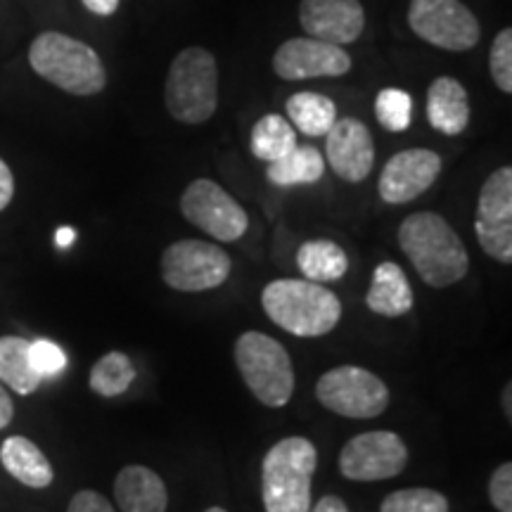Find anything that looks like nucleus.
Wrapping results in <instances>:
<instances>
[{
	"instance_id": "nucleus-37",
	"label": "nucleus",
	"mask_w": 512,
	"mask_h": 512,
	"mask_svg": "<svg viewBox=\"0 0 512 512\" xmlns=\"http://www.w3.org/2000/svg\"><path fill=\"white\" fill-rule=\"evenodd\" d=\"M510 394H512V384H505L501 401H503V413L508 420H512V396Z\"/></svg>"
},
{
	"instance_id": "nucleus-5",
	"label": "nucleus",
	"mask_w": 512,
	"mask_h": 512,
	"mask_svg": "<svg viewBox=\"0 0 512 512\" xmlns=\"http://www.w3.org/2000/svg\"><path fill=\"white\" fill-rule=\"evenodd\" d=\"M166 110L181 124H204L219 107V69L207 48L192 46L174 57L164 88Z\"/></svg>"
},
{
	"instance_id": "nucleus-33",
	"label": "nucleus",
	"mask_w": 512,
	"mask_h": 512,
	"mask_svg": "<svg viewBox=\"0 0 512 512\" xmlns=\"http://www.w3.org/2000/svg\"><path fill=\"white\" fill-rule=\"evenodd\" d=\"M15 197V176H12L10 166L0 159V211H3Z\"/></svg>"
},
{
	"instance_id": "nucleus-7",
	"label": "nucleus",
	"mask_w": 512,
	"mask_h": 512,
	"mask_svg": "<svg viewBox=\"0 0 512 512\" xmlns=\"http://www.w3.org/2000/svg\"><path fill=\"white\" fill-rule=\"evenodd\" d=\"M316 399L342 418L370 420L387 411L389 387L366 368L337 366L320 375Z\"/></svg>"
},
{
	"instance_id": "nucleus-24",
	"label": "nucleus",
	"mask_w": 512,
	"mask_h": 512,
	"mask_svg": "<svg viewBox=\"0 0 512 512\" xmlns=\"http://www.w3.org/2000/svg\"><path fill=\"white\" fill-rule=\"evenodd\" d=\"M325 174V157L316 147L297 145L287 152L283 159L268 164V181L278 188H292V185H311L318 183Z\"/></svg>"
},
{
	"instance_id": "nucleus-38",
	"label": "nucleus",
	"mask_w": 512,
	"mask_h": 512,
	"mask_svg": "<svg viewBox=\"0 0 512 512\" xmlns=\"http://www.w3.org/2000/svg\"><path fill=\"white\" fill-rule=\"evenodd\" d=\"M72 240H74V230L64 228V230H60V233H57V245H60V247H67Z\"/></svg>"
},
{
	"instance_id": "nucleus-39",
	"label": "nucleus",
	"mask_w": 512,
	"mask_h": 512,
	"mask_svg": "<svg viewBox=\"0 0 512 512\" xmlns=\"http://www.w3.org/2000/svg\"><path fill=\"white\" fill-rule=\"evenodd\" d=\"M204 512H226V510L219 508V505H214V508H209V510H204Z\"/></svg>"
},
{
	"instance_id": "nucleus-34",
	"label": "nucleus",
	"mask_w": 512,
	"mask_h": 512,
	"mask_svg": "<svg viewBox=\"0 0 512 512\" xmlns=\"http://www.w3.org/2000/svg\"><path fill=\"white\" fill-rule=\"evenodd\" d=\"M83 8L88 12H93V15L98 17H112L114 12L119 10V3L121 0H81Z\"/></svg>"
},
{
	"instance_id": "nucleus-27",
	"label": "nucleus",
	"mask_w": 512,
	"mask_h": 512,
	"mask_svg": "<svg viewBox=\"0 0 512 512\" xmlns=\"http://www.w3.org/2000/svg\"><path fill=\"white\" fill-rule=\"evenodd\" d=\"M375 117L384 131L401 133L413 121V98L401 88H382L375 98Z\"/></svg>"
},
{
	"instance_id": "nucleus-25",
	"label": "nucleus",
	"mask_w": 512,
	"mask_h": 512,
	"mask_svg": "<svg viewBox=\"0 0 512 512\" xmlns=\"http://www.w3.org/2000/svg\"><path fill=\"white\" fill-rule=\"evenodd\" d=\"M252 155L261 162H278L297 147L294 126L280 114H266L252 128Z\"/></svg>"
},
{
	"instance_id": "nucleus-31",
	"label": "nucleus",
	"mask_w": 512,
	"mask_h": 512,
	"mask_svg": "<svg viewBox=\"0 0 512 512\" xmlns=\"http://www.w3.org/2000/svg\"><path fill=\"white\" fill-rule=\"evenodd\" d=\"M489 498L498 512H512V463H503L489 479Z\"/></svg>"
},
{
	"instance_id": "nucleus-15",
	"label": "nucleus",
	"mask_w": 512,
	"mask_h": 512,
	"mask_svg": "<svg viewBox=\"0 0 512 512\" xmlns=\"http://www.w3.org/2000/svg\"><path fill=\"white\" fill-rule=\"evenodd\" d=\"M325 157L342 181H366L375 164V143L370 128L354 117L337 119L325 133Z\"/></svg>"
},
{
	"instance_id": "nucleus-12",
	"label": "nucleus",
	"mask_w": 512,
	"mask_h": 512,
	"mask_svg": "<svg viewBox=\"0 0 512 512\" xmlns=\"http://www.w3.org/2000/svg\"><path fill=\"white\" fill-rule=\"evenodd\" d=\"M477 242L498 264H512V169L503 166L486 178L477 200Z\"/></svg>"
},
{
	"instance_id": "nucleus-30",
	"label": "nucleus",
	"mask_w": 512,
	"mask_h": 512,
	"mask_svg": "<svg viewBox=\"0 0 512 512\" xmlns=\"http://www.w3.org/2000/svg\"><path fill=\"white\" fill-rule=\"evenodd\" d=\"M29 358L31 366L36 368V373L46 380V377L60 375L64 366H67V356L57 344L48 342V339H38V342L29 344Z\"/></svg>"
},
{
	"instance_id": "nucleus-36",
	"label": "nucleus",
	"mask_w": 512,
	"mask_h": 512,
	"mask_svg": "<svg viewBox=\"0 0 512 512\" xmlns=\"http://www.w3.org/2000/svg\"><path fill=\"white\" fill-rule=\"evenodd\" d=\"M313 512H349V508L339 496H323L313 505Z\"/></svg>"
},
{
	"instance_id": "nucleus-4",
	"label": "nucleus",
	"mask_w": 512,
	"mask_h": 512,
	"mask_svg": "<svg viewBox=\"0 0 512 512\" xmlns=\"http://www.w3.org/2000/svg\"><path fill=\"white\" fill-rule=\"evenodd\" d=\"M318 451L306 437H287L268 448L261 465L266 512H311V482Z\"/></svg>"
},
{
	"instance_id": "nucleus-35",
	"label": "nucleus",
	"mask_w": 512,
	"mask_h": 512,
	"mask_svg": "<svg viewBox=\"0 0 512 512\" xmlns=\"http://www.w3.org/2000/svg\"><path fill=\"white\" fill-rule=\"evenodd\" d=\"M12 415H15V403H12L10 394L5 392V387L0 384V430H5V427L10 425Z\"/></svg>"
},
{
	"instance_id": "nucleus-21",
	"label": "nucleus",
	"mask_w": 512,
	"mask_h": 512,
	"mask_svg": "<svg viewBox=\"0 0 512 512\" xmlns=\"http://www.w3.org/2000/svg\"><path fill=\"white\" fill-rule=\"evenodd\" d=\"M297 266L311 283H335L349 271V256L332 240H309L297 249Z\"/></svg>"
},
{
	"instance_id": "nucleus-3",
	"label": "nucleus",
	"mask_w": 512,
	"mask_h": 512,
	"mask_svg": "<svg viewBox=\"0 0 512 512\" xmlns=\"http://www.w3.org/2000/svg\"><path fill=\"white\" fill-rule=\"evenodd\" d=\"M31 69L64 93L98 95L107 86V72L100 55L88 43L60 31H43L29 48Z\"/></svg>"
},
{
	"instance_id": "nucleus-9",
	"label": "nucleus",
	"mask_w": 512,
	"mask_h": 512,
	"mask_svg": "<svg viewBox=\"0 0 512 512\" xmlns=\"http://www.w3.org/2000/svg\"><path fill=\"white\" fill-rule=\"evenodd\" d=\"M408 27L434 48L465 53L482 38V27L463 0H411Z\"/></svg>"
},
{
	"instance_id": "nucleus-1",
	"label": "nucleus",
	"mask_w": 512,
	"mask_h": 512,
	"mask_svg": "<svg viewBox=\"0 0 512 512\" xmlns=\"http://www.w3.org/2000/svg\"><path fill=\"white\" fill-rule=\"evenodd\" d=\"M399 245L420 278L434 290L460 283L470 268V256L460 235L434 211L406 216L399 226Z\"/></svg>"
},
{
	"instance_id": "nucleus-14",
	"label": "nucleus",
	"mask_w": 512,
	"mask_h": 512,
	"mask_svg": "<svg viewBox=\"0 0 512 512\" xmlns=\"http://www.w3.org/2000/svg\"><path fill=\"white\" fill-rule=\"evenodd\" d=\"M441 157L434 150L413 147V150L396 152L384 164L377 192L387 204H408L427 192L441 174Z\"/></svg>"
},
{
	"instance_id": "nucleus-29",
	"label": "nucleus",
	"mask_w": 512,
	"mask_h": 512,
	"mask_svg": "<svg viewBox=\"0 0 512 512\" xmlns=\"http://www.w3.org/2000/svg\"><path fill=\"white\" fill-rule=\"evenodd\" d=\"M489 69L496 88L503 93H512V29L498 31L489 50Z\"/></svg>"
},
{
	"instance_id": "nucleus-19",
	"label": "nucleus",
	"mask_w": 512,
	"mask_h": 512,
	"mask_svg": "<svg viewBox=\"0 0 512 512\" xmlns=\"http://www.w3.org/2000/svg\"><path fill=\"white\" fill-rule=\"evenodd\" d=\"M366 304L370 311L384 318H401L413 309V287L399 264L384 261L375 268Z\"/></svg>"
},
{
	"instance_id": "nucleus-22",
	"label": "nucleus",
	"mask_w": 512,
	"mask_h": 512,
	"mask_svg": "<svg viewBox=\"0 0 512 512\" xmlns=\"http://www.w3.org/2000/svg\"><path fill=\"white\" fill-rule=\"evenodd\" d=\"M29 344L24 337H0V382L8 384L19 396L34 394L43 382V377L31 366Z\"/></svg>"
},
{
	"instance_id": "nucleus-18",
	"label": "nucleus",
	"mask_w": 512,
	"mask_h": 512,
	"mask_svg": "<svg viewBox=\"0 0 512 512\" xmlns=\"http://www.w3.org/2000/svg\"><path fill=\"white\" fill-rule=\"evenodd\" d=\"M427 119L444 136H460L470 124V98L453 76H439L427 91Z\"/></svg>"
},
{
	"instance_id": "nucleus-23",
	"label": "nucleus",
	"mask_w": 512,
	"mask_h": 512,
	"mask_svg": "<svg viewBox=\"0 0 512 512\" xmlns=\"http://www.w3.org/2000/svg\"><path fill=\"white\" fill-rule=\"evenodd\" d=\"M287 121L297 128L299 133L311 138H320L330 131L332 124L337 121V105L328 95L302 91L294 93L287 100Z\"/></svg>"
},
{
	"instance_id": "nucleus-17",
	"label": "nucleus",
	"mask_w": 512,
	"mask_h": 512,
	"mask_svg": "<svg viewBox=\"0 0 512 512\" xmlns=\"http://www.w3.org/2000/svg\"><path fill=\"white\" fill-rule=\"evenodd\" d=\"M114 498L121 512H166L169 491L164 479L145 465H126L114 479Z\"/></svg>"
},
{
	"instance_id": "nucleus-16",
	"label": "nucleus",
	"mask_w": 512,
	"mask_h": 512,
	"mask_svg": "<svg viewBox=\"0 0 512 512\" xmlns=\"http://www.w3.org/2000/svg\"><path fill=\"white\" fill-rule=\"evenodd\" d=\"M299 24L306 36L335 46H349L366 29V10L361 0H302Z\"/></svg>"
},
{
	"instance_id": "nucleus-11",
	"label": "nucleus",
	"mask_w": 512,
	"mask_h": 512,
	"mask_svg": "<svg viewBox=\"0 0 512 512\" xmlns=\"http://www.w3.org/2000/svg\"><path fill=\"white\" fill-rule=\"evenodd\" d=\"M408 465V446L387 430L363 432L339 453V472L351 482H382L401 475Z\"/></svg>"
},
{
	"instance_id": "nucleus-10",
	"label": "nucleus",
	"mask_w": 512,
	"mask_h": 512,
	"mask_svg": "<svg viewBox=\"0 0 512 512\" xmlns=\"http://www.w3.org/2000/svg\"><path fill=\"white\" fill-rule=\"evenodd\" d=\"M181 214L219 242H235L247 233L249 216L238 200L209 178L192 181L181 195Z\"/></svg>"
},
{
	"instance_id": "nucleus-2",
	"label": "nucleus",
	"mask_w": 512,
	"mask_h": 512,
	"mask_svg": "<svg viewBox=\"0 0 512 512\" xmlns=\"http://www.w3.org/2000/svg\"><path fill=\"white\" fill-rule=\"evenodd\" d=\"M261 306L278 328L297 337L328 335L342 318L337 294L311 280H273L261 292Z\"/></svg>"
},
{
	"instance_id": "nucleus-28",
	"label": "nucleus",
	"mask_w": 512,
	"mask_h": 512,
	"mask_svg": "<svg viewBox=\"0 0 512 512\" xmlns=\"http://www.w3.org/2000/svg\"><path fill=\"white\" fill-rule=\"evenodd\" d=\"M380 512H448V498L434 489H401L384 498Z\"/></svg>"
},
{
	"instance_id": "nucleus-32",
	"label": "nucleus",
	"mask_w": 512,
	"mask_h": 512,
	"mask_svg": "<svg viewBox=\"0 0 512 512\" xmlns=\"http://www.w3.org/2000/svg\"><path fill=\"white\" fill-rule=\"evenodd\" d=\"M67 512H114V508L105 496L98 494V491L83 489L79 494H74L72 501H69Z\"/></svg>"
},
{
	"instance_id": "nucleus-8",
	"label": "nucleus",
	"mask_w": 512,
	"mask_h": 512,
	"mask_svg": "<svg viewBox=\"0 0 512 512\" xmlns=\"http://www.w3.org/2000/svg\"><path fill=\"white\" fill-rule=\"evenodd\" d=\"M162 280L178 292H207L230 278L233 261L219 245L204 240H178L159 259Z\"/></svg>"
},
{
	"instance_id": "nucleus-26",
	"label": "nucleus",
	"mask_w": 512,
	"mask_h": 512,
	"mask_svg": "<svg viewBox=\"0 0 512 512\" xmlns=\"http://www.w3.org/2000/svg\"><path fill=\"white\" fill-rule=\"evenodd\" d=\"M136 375L138 370L124 351H110V354H105L95 363L88 384L102 399H114V396H121L131 387Z\"/></svg>"
},
{
	"instance_id": "nucleus-20",
	"label": "nucleus",
	"mask_w": 512,
	"mask_h": 512,
	"mask_svg": "<svg viewBox=\"0 0 512 512\" xmlns=\"http://www.w3.org/2000/svg\"><path fill=\"white\" fill-rule=\"evenodd\" d=\"M0 463L5 472L29 489H48L55 472L46 453L27 437H8L0 446Z\"/></svg>"
},
{
	"instance_id": "nucleus-6",
	"label": "nucleus",
	"mask_w": 512,
	"mask_h": 512,
	"mask_svg": "<svg viewBox=\"0 0 512 512\" xmlns=\"http://www.w3.org/2000/svg\"><path fill=\"white\" fill-rule=\"evenodd\" d=\"M235 363L249 392L268 408H283L294 394V366L287 349L264 332L249 330L235 342Z\"/></svg>"
},
{
	"instance_id": "nucleus-13",
	"label": "nucleus",
	"mask_w": 512,
	"mask_h": 512,
	"mask_svg": "<svg viewBox=\"0 0 512 512\" xmlns=\"http://www.w3.org/2000/svg\"><path fill=\"white\" fill-rule=\"evenodd\" d=\"M273 72L285 81L328 79L351 72V55L335 43L318 38H290L273 55Z\"/></svg>"
}]
</instances>
